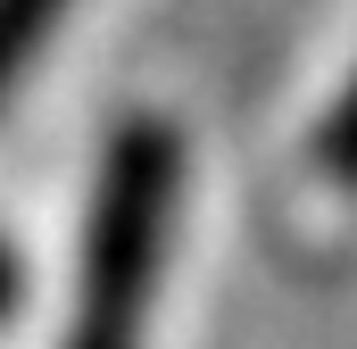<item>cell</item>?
Listing matches in <instances>:
<instances>
[{
  "label": "cell",
  "instance_id": "1",
  "mask_svg": "<svg viewBox=\"0 0 357 349\" xmlns=\"http://www.w3.org/2000/svg\"><path fill=\"white\" fill-rule=\"evenodd\" d=\"M183 200V142L167 117H125L100 150L84 216V283H75V333L67 349H142L158 266Z\"/></svg>",
  "mask_w": 357,
  "mask_h": 349
},
{
  "label": "cell",
  "instance_id": "2",
  "mask_svg": "<svg viewBox=\"0 0 357 349\" xmlns=\"http://www.w3.org/2000/svg\"><path fill=\"white\" fill-rule=\"evenodd\" d=\"M67 8H75V0H0V108H8L17 84L33 75V59H42V42L67 25Z\"/></svg>",
  "mask_w": 357,
  "mask_h": 349
},
{
  "label": "cell",
  "instance_id": "3",
  "mask_svg": "<svg viewBox=\"0 0 357 349\" xmlns=\"http://www.w3.org/2000/svg\"><path fill=\"white\" fill-rule=\"evenodd\" d=\"M316 167L333 174V183H349L357 191V75L341 84V100L324 108V125H316Z\"/></svg>",
  "mask_w": 357,
  "mask_h": 349
},
{
  "label": "cell",
  "instance_id": "4",
  "mask_svg": "<svg viewBox=\"0 0 357 349\" xmlns=\"http://www.w3.org/2000/svg\"><path fill=\"white\" fill-rule=\"evenodd\" d=\"M17 308H25V266H17V250H8V242H0V325H8Z\"/></svg>",
  "mask_w": 357,
  "mask_h": 349
}]
</instances>
